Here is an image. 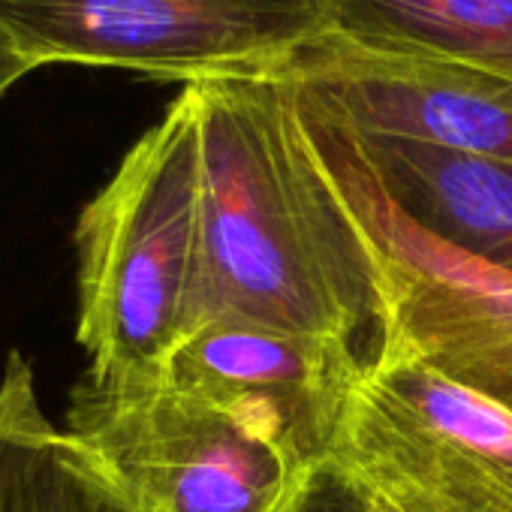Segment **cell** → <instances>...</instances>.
Wrapping results in <instances>:
<instances>
[{"label":"cell","mask_w":512,"mask_h":512,"mask_svg":"<svg viewBox=\"0 0 512 512\" xmlns=\"http://www.w3.org/2000/svg\"><path fill=\"white\" fill-rule=\"evenodd\" d=\"M199 317H244L377 359L383 305L371 253L281 79H205ZM193 326V329H196Z\"/></svg>","instance_id":"1"},{"label":"cell","mask_w":512,"mask_h":512,"mask_svg":"<svg viewBox=\"0 0 512 512\" xmlns=\"http://www.w3.org/2000/svg\"><path fill=\"white\" fill-rule=\"evenodd\" d=\"M76 256L85 377L100 386L160 383L199 317L202 175L187 85L82 208Z\"/></svg>","instance_id":"2"},{"label":"cell","mask_w":512,"mask_h":512,"mask_svg":"<svg viewBox=\"0 0 512 512\" xmlns=\"http://www.w3.org/2000/svg\"><path fill=\"white\" fill-rule=\"evenodd\" d=\"M290 91L371 253L383 305L377 356L419 365L512 416V278L416 226L386 196L347 124L302 88Z\"/></svg>","instance_id":"3"},{"label":"cell","mask_w":512,"mask_h":512,"mask_svg":"<svg viewBox=\"0 0 512 512\" xmlns=\"http://www.w3.org/2000/svg\"><path fill=\"white\" fill-rule=\"evenodd\" d=\"M64 428L136 512H284L311 467L275 431L166 383L82 377Z\"/></svg>","instance_id":"4"},{"label":"cell","mask_w":512,"mask_h":512,"mask_svg":"<svg viewBox=\"0 0 512 512\" xmlns=\"http://www.w3.org/2000/svg\"><path fill=\"white\" fill-rule=\"evenodd\" d=\"M0 31L34 64L130 70L181 85L281 79L329 34L326 0H0Z\"/></svg>","instance_id":"5"},{"label":"cell","mask_w":512,"mask_h":512,"mask_svg":"<svg viewBox=\"0 0 512 512\" xmlns=\"http://www.w3.org/2000/svg\"><path fill=\"white\" fill-rule=\"evenodd\" d=\"M326 455L386 512H512V416L410 362L365 365Z\"/></svg>","instance_id":"6"},{"label":"cell","mask_w":512,"mask_h":512,"mask_svg":"<svg viewBox=\"0 0 512 512\" xmlns=\"http://www.w3.org/2000/svg\"><path fill=\"white\" fill-rule=\"evenodd\" d=\"M281 79L359 133L416 139L512 169V79L371 52L332 34L302 49Z\"/></svg>","instance_id":"7"},{"label":"cell","mask_w":512,"mask_h":512,"mask_svg":"<svg viewBox=\"0 0 512 512\" xmlns=\"http://www.w3.org/2000/svg\"><path fill=\"white\" fill-rule=\"evenodd\" d=\"M365 365L341 344L244 317H211L181 338L160 383L241 413L314 464L329 452Z\"/></svg>","instance_id":"8"},{"label":"cell","mask_w":512,"mask_h":512,"mask_svg":"<svg viewBox=\"0 0 512 512\" xmlns=\"http://www.w3.org/2000/svg\"><path fill=\"white\" fill-rule=\"evenodd\" d=\"M347 130L386 196L416 226L512 278V169L416 139Z\"/></svg>","instance_id":"9"},{"label":"cell","mask_w":512,"mask_h":512,"mask_svg":"<svg viewBox=\"0 0 512 512\" xmlns=\"http://www.w3.org/2000/svg\"><path fill=\"white\" fill-rule=\"evenodd\" d=\"M0 512H136L100 464L55 425L22 350L0 368Z\"/></svg>","instance_id":"10"},{"label":"cell","mask_w":512,"mask_h":512,"mask_svg":"<svg viewBox=\"0 0 512 512\" xmlns=\"http://www.w3.org/2000/svg\"><path fill=\"white\" fill-rule=\"evenodd\" d=\"M329 34L371 52L512 79V0H326Z\"/></svg>","instance_id":"11"},{"label":"cell","mask_w":512,"mask_h":512,"mask_svg":"<svg viewBox=\"0 0 512 512\" xmlns=\"http://www.w3.org/2000/svg\"><path fill=\"white\" fill-rule=\"evenodd\" d=\"M284 512H386V509L335 458L323 455L305 470Z\"/></svg>","instance_id":"12"},{"label":"cell","mask_w":512,"mask_h":512,"mask_svg":"<svg viewBox=\"0 0 512 512\" xmlns=\"http://www.w3.org/2000/svg\"><path fill=\"white\" fill-rule=\"evenodd\" d=\"M37 67L7 40V34L0 31V97H4L16 82H22L28 73H34Z\"/></svg>","instance_id":"13"}]
</instances>
